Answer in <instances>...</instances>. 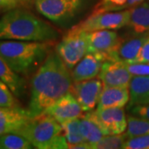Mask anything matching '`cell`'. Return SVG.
<instances>
[{
  "mask_svg": "<svg viewBox=\"0 0 149 149\" xmlns=\"http://www.w3.org/2000/svg\"><path fill=\"white\" fill-rule=\"evenodd\" d=\"M73 79L69 68L56 52H50L31 82L27 112L31 118L44 113L49 107L71 92Z\"/></svg>",
  "mask_w": 149,
  "mask_h": 149,
  "instance_id": "obj_1",
  "label": "cell"
},
{
  "mask_svg": "<svg viewBox=\"0 0 149 149\" xmlns=\"http://www.w3.org/2000/svg\"><path fill=\"white\" fill-rule=\"evenodd\" d=\"M59 32L27 9L13 8L0 18V40L54 42Z\"/></svg>",
  "mask_w": 149,
  "mask_h": 149,
  "instance_id": "obj_2",
  "label": "cell"
},
{
  "mask_svg": "<svg viewBox=\"0 0 149 149\" xmlns=\"http://www.w3.org/2000/svg\"><path fill=\"white\" fill-rule=\"evenodd\" d=\"M53 42L0 40V56L23 77L36 72L47 57Z\"/></svg>",
  "mask_w": 149,
  "mask_h": 149,
  "instance_id": "obj_3",
  "label": "cell"
},
{
  "mask_svg": "<svg viewBox=\"0 0 149 149\" xmlns=\"http://www.w3.org/2000/svg\"><path fill=\"white\" fill-rule=\"evenodd\" d=\"M15 133L28 139L35 148H69L67 141L62 133L61 124L47 113L32 118Z\"/></svg>",
  "mask_w": 149,
  "mask_h": 149,
  "instance_id": "obj_4",
  "label": "cell"
},
{
  "mask_svg": "<svg viewBox=\"0 0 149 149\" xmlns=\"http://www.w3.org/2000/svg\"><path fill=\"white\" fill-rule=\"evenodd\" d=\"M87 32L70 28L56 47V52L70 70L87 54Z\"/></svg>",
  "mask_w": 149,
  "mask_h": 149,
  "instance_id": "obj_5",
  "label": "cell"
},
{
  "mask_svg": "<svg viewBox=\"0 0 149 149\" xmlns=\"http://www.w3.org/2000/svg\"><path fill=\"white\" fill-rule=\"evenodd\" d=\"M129 18V9L116 12L92 13L84 21L80 22L73 28L85 32L99 30H117L126 27Z\"/></svg>",
  "mask_w": 149,
  "mask_h": 149,
  "instance_id": "obj_6",
  "label": "cell"
},
{
  "mask_svg": "<svg viewBox=\"0 0 149 149\" xmlns=\"http://www.w3.org/2000/svg\"><path fill=\"white\" fill-rule=\"evenodd\" d=\"M104 135L120 134L127 129L128 120L123 108H105L91 111Z\"/></svg>",
  "mask_w": 149,
  "mask_h": 149,
  "instance_id": "obj_7",
  "label": "cell"
},
{
  "mask_svg": "<svg viewBox=\"0 0 149 149\" xmlns=\"http://www.w3.org/2000/svg\"><path fill=\"white\" fill-rule=\"evenodd\" d=\"M149 32L134 33L119 37L116 46L107 56V60L131 63L138 56L140 49L148 37Z\"/></svg>",
  "mask_w": 149,
  "mask_h": 149,
  "instance_id": "obj_8",
  "label": "cell"
},
{
  "mask_svg": "<svg viewBox=\"0 0 149 149\" xmlns=\"http://www.w3.org/2000/svg\"><path fill=\"white\" fill-rule=\"evenodd\" d=\"M80 5V0H35L37 10L54 22L63 21L73 17Z\"/></svg>",
  "mask_w": 149,
  "mask_h": 149,
  "instance_id": "obj_9",
  "label": "cell"
},
{
  "mask_svg": "<svg viewBox=\"0 0 149 149\" xmlns=\"http://www.w3.org/2000/svg\"><path fill=\"white\" fill-rule=\"evenodd\" d=\"M104 85L99 78L74 82L71 93L80 103L84 112L93 111L97 106Z\"/></svg>",
  "mask_w": 149,
  "mask_h": 149,
  "instance_id": "obj_10",
  "label": "cell"
},
{
  "mask_svg": "<svg viewBox=\"0 0 149 149\" xmlns=\"http://www.w3.org/2000/svg\"><path fill=\"white\" fill-rule=\"evenodd\" d=\"M98 78L101 80L104 86L129 88L133 75L128 71L126 63L108 60L102 65Z\"/></svg>",
  "mask_w": 149,
  "mask_h": 149,
  "instance_id": "obj_11",
  "label": "cell"
},
{
  "mask_svg": "<svg viewBox=\"0 0 149 149\" xmlns=\"http://www.w3.org/2000/svg\"><path fill=\"white\" fill-rule=\"evenodd\" d=\"M83 109L71 92H68L51 107L44 113H47L60 123L79 118L83 115Z\"/></svg>",
  "mask_w": 149,
  "mask_h": 149,
  "instance_id": "obj_12",
  "label": "cell"
},
{
  "mask_svg": "<svg viewBox=\"0 0 149 149\" xmlns=\"http://www.w3.org/2000/svg\"><path fill=\"white\" fill-rule=\"evenodd\" d=\"M119 37L114 30H99L87 32V53L100 54L107 60L108 54L116 46Z\"/></svg>",
  "mask_w": 149,
  "mask_h": 149,
  "instance_id": "obj_13",
  "label": "cell"
},
{
  "mask_svg": "<svg viewBox=\"0 0 149 149\" xmlns=\"http://www.w3.org/2000/svg\"><path fill=\"white\" fill-rule=\"evenodd\" d=\"M104 61H105V58L102 55L87 53L70 70L73 81L77 82L95 78L100 72Z\"/></svg>",
  "mask_w": 149,
  "mask_h": 149,
  "instance_id": "obj_14",
  "label": "cell"
},
{
  "mask_svg": "<svg viewBox=\"0 0 149 149\" xmlns=\"http://www.w3.org/2000/svg\"><path fill=\"white\" fill-rule=\"evenodd\" d=\"M32 118L22 108L0 107V129L4 133L16 132Z\"/></svg>",
  "mask_w": 149,
  "mask_h": 149,
  "instance_id": "obj_15",
  "label": "cell"
},
{
  "mask_svg": "<svg viewBox=\"0 0 149 149\" xmlns=\"http://www.w3.org/2000/svg\"><path fill=\"white\" fill-rule=\"evenodd\" d=\"M130 99L128 87L104 86L97 104L98 109L123 108Z\"/></svg>",
  "mask_w": 149,
  "mask_h": 149,
  "instance_id": "obj_16",
  "label": "cell"
},
{
  "mask_svg": "<svg viewBox=\"0 0 149 149\" xmlns=\"http://www.w3.org/2000/svg\"><path fill=\"white\" fill-rule=\"evenodd\" d=\"M0 80L4 83L17 98L24 95L27 83L25 77L22 76L11 68L8 64L0 56Z\"/></svg>",
  "mask_w": 149,
  "mask_h": 149,
  "instance_id": "obj_17",
  "label": "cell"
},
{
  "mask_svg": "<svg viewBox=\"0 0 149 149\" xmlns=\"http://www.w3.org/2000/svg\"><path fill=\"white\" fill-rule=\"evenodd\" d=\"M129 9L126 27L134 33L149 32V2H143Z\"/></svg>",
  "mask_w": 149,
  "mask_h": 149,
  "instance_id": "obj_18",
  "label": "cell"
},
{
  "mask_svg": "<svg viewBox=\"0 0 149 149\" xmlns=\"http://www.w3.org/2000/svg\"><path fill=\"white\" fill-rule=\"evenodd\" d=\"M129 93L128 108L149 104V75L133 76L129 85Z\"/></svg>",
  "mask_w": 149,
  "mask_h": 149,
  "instance_id": "obj_19",
  "label": "cell"
},
{
  "mask_svg": "<svg viewBox=\"0 0 149 149\" xmlns=\"http://www.w3.org/2000/svg\"><path fill=\"white\" fill-rule=\"evenodd\" d=\"M80 125L81 133L86 143L90 144L92 149V145L105 136L99 124L92 118L91 112H86L80 118Z\"/></svg>",
  "mask_w": 149,
  "mask_h": 149,
  "instance_id": "obj_20",
  "label": "cell"
},
{
  "mask_svg": "<svg viewBox=\"0 0 149 149\" xmlns=\"http://www.w3.org/2000/svg\"><path fill=\"white\" fill-rule=\"evenodd\" d=\"M35 148L32 143L19 133H5L0 135V149Z\"/></svg>",
  "mask_w": 149,
  "mask_h": 149,
  "instance_id": "obj_21",
  "label": "cell"
},
{
  "mask_svg": "<svg viewBox=\"0 0 149 149\" xmlns=\"http://www.w3.org/2000/svg\"><path fill=\"white\" fill-rule=\"evenodd\" d=\"M61 124L62 127V133L67 141L69 148H71L74 145L85 143V139L80 130V118Z\"/></svg>",
  "mask_w": 149,
  "mask_h": 149,
  "instance_id": "obj_22",
  "label": "cell"
},
{
  "mask_svg": "<svg viewBox=\"0 0 149 149\" xmlns=\"http://www.w3.org/2000/svg\"><path fill=\"white\" fill-rule=\"evenodd\" d=\"M127 120L128 125L125 133L127 139L149 133V119L130 114L127 117Z\"/></svg>",
  "mask_w": 149,
  "mask_h": 149,
  "instance_id": "obj_23",
  "label": "cell"
},
{
  "mask_svg": "<svg viewBox=\"0 0 149 149\" xmlns=\"http://www.w3.org/2000/svg\"><path fill=\"white\" fill-rule=\"evenodd\" d=\"M127 140L125 133L120 134L105 135L96 143L92 145V149H117L123 148Z\"/></svg>",
  "mask_w": 149,
  "mask_h": 149,
  "instance_id": "obj_24",
  "label": "cell"
},
{
  "mask_svg": "<svg viewBox=\"0 0 149 149\" xmlns=\"http://www.w3.org/2000/svg\"><path fill=\"white\" fill-rule=\"evenodd\" d=\"M128 0H101L96 4L92 13L116 12L128 9Z\"/></svg>",
  "mask_w": 149,
  "mask_h": 149,
  "instance_id": "obj_25",
  "label": "cell"
},
{
  "mask_svg": "<svg viewBox=\"0 0 149 149\" xmlns=\"http://www.w3.org/2000/svg\"><path fill=\"white\" fill-rule=\"evenodd\" d=\"M0 107L22 108L14 94L7 85L0 80Z\"/></svg>",
  "mask_w": 149,
  "mask_h": 149,
  "instance_id": "obj_26",
  "label": "cell"
},
{
  "mask_svg": "<svg viewBox=\"0 0 149 149\" xmlns=\"http://www.w3.org/2000/svg\"><path fill=\"white\" fill-rule=\"evenodd\" d=\"M123 149H149V133L144 134L125 141Z\"/></svg>",
  "mask_w": 149,
  "mask_h": 149,
  "instance_id": "obj_27",
  "label": "cell"
},
{
  "mask_svg": "<svg viewBox=\"0 0 149 149\" xmlns=\"http://www.w3.org/2000/svg\"><path fill=\"white\" fill-rule=\"evenodd\" d=\"M126 66L133 76L149 75V63H128Z\"/></svg>",
  "mask_w": 149,
  "mask_h": 149,
  "instance_id": "obj_28",
  "label": "cell"
},
{
  "mask_svg": "<svg viewBox=\"0 0 149 149\" xmlns=\"http://www.w3.org/2000/svg\"><path fill=\"white\" fill-rule=\"evenodd\" d=\"M131 63H149V35L140 49L138 56Z\"/></svg>",
  "mask_w": 149,
  "mask_h": 149,
  "instance_id": "obj_29",
  "label": "cell"
},
{
  "mask_svg": "<svg viewBox=\"0 0 149 149\" xmlns=\"http://www.w3.org/2000/svg\"><path fill=\"white\" fill-rule=\"evenodd\" d=\"M128 110L129 111V114L131 115L149 119V104L129 107L128 108Z\"/></svg>",
  "mask_w": 149,
  "mask_h": 149,
  "instance_id": "obj_30",
  "label": "cell"
},
{
  "mask_svg": "<svg viewBox=\"0 0 149 149\" xmlns=\"http://www.w3.org/2000/svg\"><path fill=\"white\" fill-rule=\"evenodd\" d=\"M11 6L8 0H0V13L11 10Z\"/></svg>",
  "mask_w": 149,
  "mask_h": 149,
  "instance_id": "obj_31",
  "label": "cell"
},
{
  "mask_svg": "<svg viewBox=\"0 0 149 149\" xmlns=\"http://www.w3.org/2000/svg\"><path fill=\"white\" fill-rule=\"evenodd\" d=\"M33 3V0H19V6L23 8H31Z\"/></svg>",
  "mask_w": 149,
  "mask_h": 149,
  "instance_id": "obj_32",
  "label": "cell"
},
{
  "mask_svg": "<svg viewBox=\"0 0 149 149\" xmlns=\"http://www.w3.org/2000/svg\"><path fill=\"white\" fill-rule=\"evenodd\" d=\"M145 0H128V8H131L133 7H135V6L139 5L140 3H143Z\"/></svg>",
  "mask_w": 149,
  "mask_h": 149,
  "instance_id": "obj_33",
  "label": "cell"
},
{
  "mask_svg": "<svg viewBox=\"0 0 149 149\" xmlns=\"http://www.w3.org/2000/svg\"><path fill=\"white\" fill-rule=\"evenodd\" d=\"M11 6V8H15L19 6V0H8Z\"/></svg>",
  "mask_w": 149,
  "mask_h": 149,
  "instance_id": "obj_34",
  "label": "cell"
},
{
  "mask_svg": "<svg viewBox=\"0 0 149 149\" xmlns=\"http://www.w3.org/2000/svg\"><path fill=\"white\" fill-rule=\"evenodd\" d=\"M3 133H4L3 130H1V129H0V135H1V134H3Z\"/></svg>",
  "mask_w": 149,
  "mask_h": 149,
  "instance_id": "obj_35",
  "label": "cell"
}]
</instances>
